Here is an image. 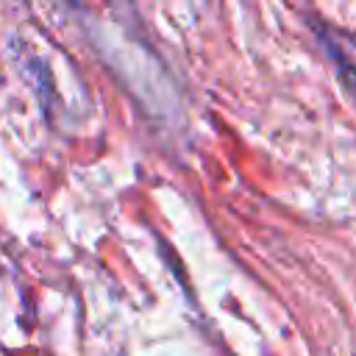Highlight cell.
I'll return each mask as SVG.
<instances>
[{
	"instance_id": "6da1fadb",
	"label": "cell",
	"mask_w": 356,
	"mask_h": 356,
	"mask_svg": "<svg viewBox=\"0 0 356 356\" xmlns=\"http://www.w3.org/2000/svg\"><path fill=\"white\" fill-rule=\"evenodd\" d=\"M320 42L325 44V50H328V53H331V58L337 61V67H339L342 78H348L350 92L356 95V61L350 58V53H348V47L342 44V39H339V36H334L328 28H323V31H320Z\"/></svg>"
}]
</instances>
